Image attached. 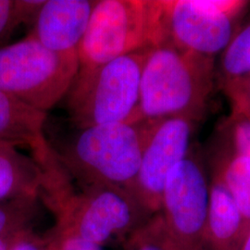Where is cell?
Here are the masks:
<instances>
[{"label":"cell","mask_w":250,"mask_h":250,"mask_svg":"<svg viewBox=\"0 0 250 250\" xmlns=\"http://www.w3.org/2000/svg\"><path fill=\"white\" fill-rule=\"evenodd\" d=\"M78 53H59L28 35L0 46V90L41 111L66 97L79 71Z\"/></svg>","instance_id":"6"},{"label":"cell","mask_w":250,"mask_h":250,"mask_svg":"<svg viewBox=\"0 0 250 250\" xmlns=\"http://www.w3.org/2000/svg\"><path fill=\"white\" fill-rule=\"evenodd\" d=\"M125 250H173L164 231L159 213L134 232L125 244Z\"/></svg>","instance_id":"18"},{"label":"cell","mask_w":250,"mask_h":250,"mask_svg":"<svg viewBox=\"0 0 250 250\" xmlns=\"http://www.w3.org/2000/svg\"><path fill=\"white\" fill-rule=\"evenodd\" d=\"M15 237V236H14ZM12 238H0V250H9Z\"/></svg>","instance_id":"23"},{"label":"cell","mask_w":250,"mask_h":250,"mask_svg":"<svg viewBox=\"0 0 250 250\" xmlns=\"http://www.w3.org/2000/svg\"><path fill=\"white\" fill-rule=\"evenodd\" d=\"M214 59L182 52L170 45L149 48L144 62L136 122L205 114L215 80Z\"/></svg>","instance_id":"2"},{"label":"cell","mask_w":250,"mask_h":250,"mask_svg":"<svg viewBox=\"0 0 250 250\" xmlns=\"http://www.w3.org/2000/svg\"><path fill=\"white\" fill-rule=\"evenodd\" d=\"M49 236V235H48ZM47 250H56L54 249L53 245L51 244V242H50V238H49V244H48V249Z\"/></svg>","instance_id":"24"},{"label":"cell","mask_w":250,"mask_h":250,"mask_svg":"<svg viewBox=\"0 0 250 250\" xmlns=\"http://www.w3.org/2000/svg\"><path fill=\"white\" fill-rule=\"evenodd\" d=\"M148 49L90 70H79L66 95L75 128L136 122L144 62Z\"/></svg>","instance_id":"4"},{"label":"cell","mask_w":250,"mask_h":250,"mask_svg":"<svg viewBox=\"0 0 250 250\" xmlns=\"http://www.w3.org/2000/svg\"><path fill=\"white\" fill-rule=\"evenodd\" d=\"M161 43L159 0H98L78 47L79 70Z\"/></svg>","instance_id":"5"},{"label":"cell","mask_w":250,"mask_h":250,"mask_svg":"<svg viewBox=\"0 0 250 250\" xmlns=\"http://www.w3.org/2000/svg\"><path fill=\"white\" fill-rule=\"evenodd\" d=\"M41 198L56 217L51 233L76 237L102 249L124 245L154 216L126 189L103 186L76 189L71 179L45 188Z\"/></svg>","instance_id":"1"},{"label":"cell","mask_w":250,"mask_h":250,"mask_svg":"<svg viewBox=\"0 0 250 250\" xmlns=\"http://www.w3.org/2000/svg\"><path fill=\"white\" fill-rule=\"evenodd\" d=\"M209 178L201 152L190 148L171 170L161 197V222L173 250H205Z\"/></svg>","instance_id":"8"},{"label":"cell","mask_w":250,"mask_h":250,"mask_svg":"<svg viewBox=\"0 0 250 250\" xmlns=\"http://www.w3.org/2000/svg\"><path fill=\"white\" fill-rule=\"evenodd\" d=\"M247 225L231 194L221 181L209 176V200L205 250H238Z\"/></svg>","instance_id":"13"},{"label":"cell","mask_w":250,"mask_h":250,"mask_svg":"<svg viewBox=\"0 0 250 250\" xmlns=\"http://www.w3.org/2000/svg\"><path fill=\"white\" fill-rule=\"evenodd\" d=\"M161 45L214 59L224 48L250 6L244 0H159Z\"/></svg>","instance_id":"7"},{"label":"cell","mask_w":250,"mask_h":250,"mask_svg":"<svg viewBox=\"0 0 250 250\" xmlns=\"http://www.w3.org/2000/svg\"><path fill=\"white\" fill-rule=\"evenodd\" d=\"M148 122L76 128L53 147L66 174L79 188L103 186L130 191L139 170Z\"/></svg>","instance_id":"3"},{"label":"cell","mask_w":250,"mask_h":250,"mask_svg":"<svg viewBox=\"0 0 250 250\" xmlns=\"http://www.w3.org/2000/svg\"><path fill=\"white\" fill-rule=\"evenodd\" d=\"M49 238L56 250H103L97 245L68 235L50 233Z\"/></svg>","instance_id":"21"},{"label":"cell","mask_w":250,"mask_h":250,"mask_svg":"<svg viewBox=\"0 0 250 250\" xmlns=\"http://www.w3.org/2000/svg\"><path fill=\"white\" fill-rule=\"evenodd\" d=\"M238 250H250V226L245 233Z\"/></svg>","instance_id":"22"},{"label":"cell","mask_w":250,"mask_h":250,"mask_svg":"<svg viewBox=\"0 0 250 250\" xmlns=\"http://www.w3.org/2000/svg\"><path fill=\"white\" fill-rule=\"evenodd\" d=\"M224 94L231 102L232 113L250 120V74Z\"/></svg>","instance_id":"19"},{"label":"cell","mask_w":250,"mask_h":250,"mask_svg":"<svg viewBox=\"0 0 250 250\" xmlns=\"http://www.w3.org/2000/svg\"><path fill=\"white\" fill-rule=\"evenodd\" d=\"M41 212V197L18 198L0 202V238H12L34 224Z\"/></svg>","instance_id":"16"},{"label":"cell","mask_w":250,"mask_h":250,"mask_svg":"<svg viewBox=\"0 0 250 250\" xmlns=\"http://www.w3.org/2000/svg\"><path fill=\"white\" fill-rule=\"evenodd\" d=\"M43 185V170L32 157L12 145L0 142V202L41 197Z\"/></svg>","instance_id":"14"},{"label":"cell","mask_w":250,"mask_h":250,"mask_svg":"<svg viewBox=\"0 0 250 250\" xmlns=\"http://www.w3.org/2000/svg\"><path fill=\"white\" fill-rule=\"evenodd\" d=\"M139 170L130 192L152 215L161 210V197L171 170L192 147L197 122L168 118L148 122Z\"/></svg>","instance_id":"9"},{"label":"cell","mask_w":250,"mask_h":250,"mask_svg":"<svg viewBox=\"0 0 250 250\" xmlns=\"http://www.w3.org/2000/svg\"><path fill=\"white\" fill-rule=\"evenodd\" d=\"M43 0H0V44L22 23L33 24Z\"/></svg>","instance_id":"17"},{"label":"cell","mask_w":250,"mask_h":250,"mask_svg":"<svg viewBox=\"0 0 250 250\" xmlns=\"http://www.w3.org/2000/svg\"><path fill=\"white\" fill-rule=\"evenodd\" d=\"M46 115L0 90V142L29 148L42 170L58 161L52 145L45 137Z\"/></svg>","instance_id":"12"},{"label":"cell","mask_w":250,"mask_h":250,"mask_svg":"<svg viewBox=\"0 0 250 250\" xmlns=\"http://www.w3.org/2000/svg\"><path fill=\"white\" fill-rule=\"evenodd\" d=\"M48 244L49 236H42L30 229L13 237L9 250H47Z\"/></svg>","instance_id":"20"},{"label":"cell","mask_w":250,"mask_h":250,"mask_svg":"<svg viewBox=\"0 0 250 250\" xmlns=\"http://www.w3.org/2000/svg\"><path fill=\"white\" fill-rule=\"evenodd\" d=\"M210 176L222 182L250 226V120L232 113L221 125L209 159Z\"/></svg>","instance_id":"10"},{"label":"cell","mask_w":250,"mask_h":250,"mask_svg":"<svg viewBox=\"0 0 250 250\" xmlns=\"http://www.w3.org/2000/svg\"><path fill=\"white\" fill-rule=\"evenodd\" d=\"M98 0H44L30 36L59 53H78Z\"/></svg>","instance_id":"11"},{"label":"cell","mask_w":250,"mask_h":250,"mask_svg":"<svg viewBox=\"0 0 250 250\" xmlns=\"http://www.w3.org/2000/svg\"><path fill=\"white\" fill-rule=\"evenodd\" d=\"M219 57L215 80L226 92L250 74V20L236 30Z\"/></svg>","instance_id":"15"}]
</instances>
